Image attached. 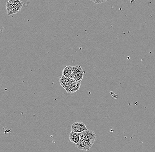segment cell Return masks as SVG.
<instances>
[{"mask_svg":"<svg viewBox=\"0 0 155 152\" xmlns=\"http://www.w3.org/2000/svg\"><path fill=\"white\" fill-rule=\"evenodd\" d=\"M91 1L97 4H101L107 1V0H91Z\"/></svg>","mask_w":155,"mask_h":152,"instance_id":"11","label":"cell"},{"mask_svg":"<svg viewBox=\"0 0 155 152\" xmlns=\"http://www.w3.org/2000/svg\"><path fill=\"white\" fill-rule=\"evenodd\" d=\"M8 2L13 5L19 11L22 9L24 5V2L20 0H8Z\"/></svg>","mask_w":155,"mask_h":152,"instance_id":"10","label":"cell"},{"mask_svg":"<svg viewBox=\"0 0 155 152\" xmlns=\"http://www.w3.org/2000/svg\"><path fill=\"white\" fill-rule=\"evenodd\" d=\"M86 125L82 122H76L72 124L71 126V132H81L87 130Z\"/></svg>","mask_w":155,"mask_h":152,"instance_id":"3","label":"cell"},{"mask_svg":"<svg viewBox=\"0 0 155 152\" xmlns=\"http://www.w3.org/2000/svg\"><path fill=\"white\" fill-rule=\"evenodd\" d=\"M6 8L7 13L8 16H10L13 14H17L19 12V11L16 9L13 5L8 2H7L6 4Z\"/></svg>","mask_w":155,"mask_h":152,"instance_id":"7","label":"cell"},{"mask_svg":"<svg viewBox=\"0 0 155 152\" xmlns=\"http://www.w3.org/2000/svg\"><path fill=\"white\" fill-rule=\"evenodd\" d=\"M96 138L95 133L93 131L87 130L80 134V141H86L93 146Z\"/></svg>","mask_w":155,"mask_h":152,"instance_id":"1","label":"cell"},{"mask_svg":"<svg viewBox=\"0 0 155 152\" xmlns=\"http://www.w3.org/2000/svg\"><path fill=\"white\" fill-rule=\"evenodd\" d=\"M76 147L82 150H89L92 147V145L86 141H79V143L76 144Z\"/></svg>","mask_w":155,"mask_h":152,"instance_id":"8","label":"cell"},{"mask_svg":"<svg viewBox=\"0 0 155 152\" xmlns=\"http://www.w3.org/2000/svg\"><path fill=\"white\" fill-rule=\"evenodd\" d=\"M80 87H81V82L75 81L71 85L65 87L64 89L68 93L72 94L78 91Z\"/></svg>","mask_w":155,"mask_h":152,"instance_id":"4","label":"cell"},{"mask_svg":"<svg viewBox=\"0 0 155 152\" xmlns=\"http://www.w3.org/2000/svg\"><path fill=\"white\" fill-rule=\"evenodd\" d=\"M74 79L75 81L81 82L83 79L85 72L80 66H73Z\"/></svg>","mask_w":155,"mask_h":152,"instance_id":"2","label":"cell"},{"mask_svg":"<svg viewBox=\"0 0 155 152\" xmlns=\"http://www.w3.org/2000/svg\"><path fill=\"white\" fill-rule=\"evenodd\" d=\"M75 81V80L74 79L66 77L63 75L60 78V85L62 86L64 88L66 86L71 85Z\"/></svg>","mask_w":155,"mask_h":152,"instance_id":"6","label":"cell"},{"mask_svg":"<svg viewBox=\"0 0 155 152\" xmlns=\"http://www.w3.org/2000/svg\"><path fill=\"white\" fill-rule=\"evenodd\" d=\"M62 75L66 77L74 79L73 66H65L63 70Z\"/></svg>","mask_w":155,"mask_h":152,"instance_id":"5","label":"cell"},{"mask_svg":"<svg viewBox=\"0 0 155 152\" xmlns=\"http://www.w3.org/2000/svg\"><path fill=\"white\" fill-rule=\"evenodd\" d=\"M80 132H71L70 134L69 139L71 142L77 144L80 141Z\"/></svg>","mask_w":155,"mask_h":152,"instance_id":"9","label":"cell"}]
</instances>
